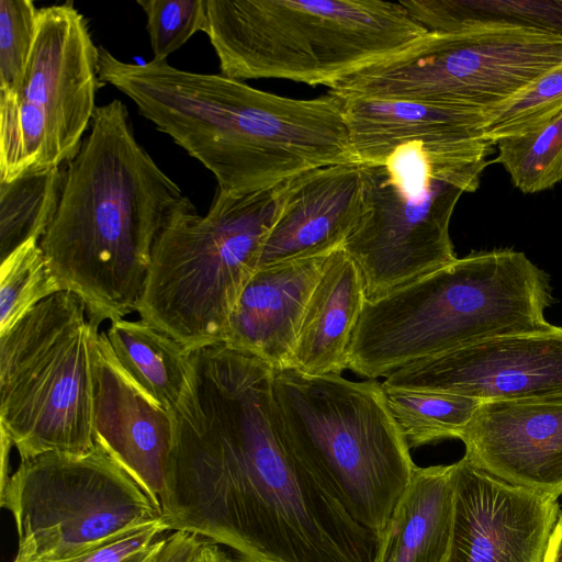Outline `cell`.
Listing matches in <instances>:
<instances>
[{
    "label": "cell",
    "mask_w": 562,
    "mask_h": 562,
    "mask_svg": "<svg viewBox=\"0 0 562 562\" xmlns=\"http://www.w3.org/2000/svg\"><path fill=\"white\" fill-rule=\"evenodd\" d=\"M363 209L359 161L323 166L292 177L277 187L274 217L259 268L344 247Z\"/></svg>",
    "instance_id": "17"
},
{
    "label": "cell",
    "mask_w": 562,
    "mask_h": 562,
    "mask_svg": "<svg viewBox=\"0 0 562 562\" xmlns=\"http://www.w3.org/2000/svg\"><path fill=\"white\" fill-rule=\"evenodd\" d=\"M382 386L391 415L409 449L460 439L482 403L450 393Z\"/></svg>",
    "instance_id": "25"
},
{
    "label": "cell",
    "mask_w": 562,
    "mask_h": 562,
    "mask_svg": "<svg viewBox=\"0 0 562 562\" xmlns=\"http://www.w3.org/2000/svg\"><path fill=\"white\" fill-rule=\"evenodd\" d=\"M499 164L522 193H538L562 181V111L543 124L496 143Z\"/></svg>",
    "instance_id": "26"
},
{
    "label": "cell",
    "mask_w": 562,
    "mask_h": 562,
    "mask_svg": "<svg viewBox=\"0 0 562 562\" xmlns=\"http://www.w3.org/2000/svg\"><path fill=\"white\" fill-rule=\"evenodd\" d=\"M99 47L72 2L40 8L20 85L0 92V182L63 167L97 111Z\"/></svg>",
    "instance_id": "12"
},
{
    "label": "cell",
    "mask_w": 562,
    "mask_h": 562,
    "mask_svg": "<svg viewBox=\"0 0 562 562\" xmlns=\"http://www.w3.org/2000/svg\"><path fill=\"white\" fill-rule=\"evenodd\" d=\"M190 562H235L231 553H226L221 546L201 539L199 548Z\"/></svg>",
    "instance_id": "33"
},
{
    "label": "cell",
    "mask_w": 562,
    "mask_h": 562,
    "mask_svg": "<svg viewBox=\"0 0 562 562\" xmlns=\"http://www.w3.org/2000/svg\"><path fill=\"white\" fill-rule=\"evenodd\" d=\"M161 519L231 550L235 562H375L380 539L295 453L274 369L217 342L190 350Z\"/></svg>",
    "instance_id": "1"
},
{
    "label": "cell",
    "mask_w": 562,
    "mask_h": 562,
    "mask_svg": "<svg viewBox=\"0 0 562 562\" xmlns=\"http://www.w3.org/2000/svg\"><path fill=\"white\" fill-rule=\"evenodd\" d=\"M63 291L50 271L40 240L16 248L0 266V335L9 331L32 308Z\"/></svg>",
    "instance_id": "27"
},
{
    "label": "cell",
    "mask_w": 562,
    "mask_h": 562,
    "mask_svg": "<svg viewBox=\"0 0 562 562\" xmlns=\"http://www.w3.org/2000/svg\"><path fill=\"white\" fill-rule=\"evenodd\" d=\"M98 72L211 171L222 193L272 189L306 170L357 160L342 101L333 93L281 97L167 60L123 61L103 46Z\"/></svg>",
    "instance_id": "2"
},
{
    "label": "cell",
    "mask_w": 562,
    "mask_h": 562,
    "mask_svg": "<svg viewBox=\"0 0 562 562\" xmlns=\"http://www.w3.org/2000/svg\"><path fill=\"white\" fill-rule=\"evenodd\" d=\"M13 447L12 441L4 431L1 430V480L0 491L4 488L9 481V454L10 449Z\"/></svg>",
    "instance_id": "35"
},
{
    "label": "cell",
    "mask_w": 562,
    "mask_h": 562,
    "mask_svg": "<svg viewBox=\"0 0 562 562\" xmlns=\"http://www.w3.org/2000/svg\"><path fill=\"white\" fill-rule=\"evenodd\" d=\"M221 74L330 88L427 31L400 1L206 0Z\"/></svg>",
    "instance_id": "5"
},
{
    "label": "cell",
    "mask_w": 562,
    "mask_h": 562,
    "mask_svg": "<svg viewBox=\"0 0 562 562\" xmlns=\"http://www.w3.org/2000/svg\"><path fill=\"white\" fill-rule=\"evenodd\" d=\"M277 187L248 194L217 190L204 215L192 202L176 213L154 244L135 311L139 318L189 350L223 342L233 310L259 268Z\"/></svg>",
    "instance_id": "8"
},
{
    "label": "cell",
    "mask_w": 562,
    "mask_h": 562,
    "mask_svg": "<svg viewBox=\"0 0 562 562\" xmlns=\"http://www.w3.org/2000/svg\"><path fill=\"white\" fill-rule=\"evenodd\" d=\"M335 250L259 268L233 310L223 342L276 370L290 368L307 303Z\"/></svg>",
    "instance_id": "18"
},
{
    "label": "cell",
    "mask_w": 562,
    "mask_h": 562,
    "mask_svg": "<svg viewBox=\"0 0 562 562\" xmlns=\"http://www.w3.org/2000/svg\"><path fill=\"white\" fill-rule=\"evenodd\" d=\"M543 562H562V514L551 532Z\"/></svg>",
    "instance_id": "34"
},
{
    "label": "cell",
    "mask_w": 562,
    "mask_h": 562,
    "mask_svg": "<svg viewBox=\"0 0 562 562\" xmlns=\"http://www.w3.org/2000/svg\"><path fill=\"white\" fill-rule=\"evenodd\" d=\"M191 201L135 137L125 104L97 108L40 240L63 291L100 326L136 311L158 236Z\"/></svg>",
    "instance_id": "3"
},
{
    "label": "cell",
    "mask_w": 562,
    "mask_h": 562,
    "mask_svg": "<svg viewBox=\"0 0 562 562\" xmlns=\"http://www.w3.org/2000/svg\"><path fill=\"white\" fill-rule=\"evenodd\" d=\"M201 539L189 532L173 531L162 538L159 547L147 562H190Z\"/></svg>",
    "instance_id": "32"
},
{
    "label": "cell",
    "mask_w": 562,
    "mask_h": 562,
    "mask_svg": "<svg viewBox=\"0 0 562 562\" xmlns=\"http://www.w3.org/2000/svg\"><path fill=\"white\" fill-rule=\"evenodd\" d=\"M273 393L295 453L381 539L416 467L382 383L286 368L274 369Z\"/></svg>",
    "instance_id": "6"
},
{
    "label": "cell",
    "mask_w": 562,
    "mask_h": 562,
    "mask_svg": "<svg viewBox=\"0 0 562 562\" xmlns=\"http://www.w3.org/2000/svg\"><path fill=\"white\" fill-rule=\"evenodd\" d=\"M562 65V36L502 22L427 32L329 88L338 97L446 104L485 113Z\"/></svg>",
    "instance_id": "10"
},
{
    "label": "cell",
    "mask_w": 562,
    "mask_h": 562,
    "mask_svg": "<svg viewBox=\"0 0 562 562\" xmlns=\"http://www.w3.org/2000/svg\"><path fill=\"white\" fill-rule=\"evenodd\" d=\"M154 60L167 57L206 27V0H138Z\"/></svg>",
    "instance_id": "29"
},
{
    "label": "cell",
    "mask_w": 562,
    "mask_h": 562,
    "mask_svg": "<svg viewBox=\"0 0 562 562\" xmlns=\"http://www.w3.org/2000/svg\"><path fill=\"white\" fill-rule=\"evenodd\" d=\"M13 516V562H57L161 519L160 508L99 446L86 454L21 460L0 491Z\"/></svg>",
    "instance_id": "11"
},
{
    "label": "cell",
    "mask_w": 562,
    "mask_h": 562,
    "mask_svg": "<svg viewBox=\"0 0 562 562\" xmlns=\"http://www.w3.org/2000/svg\"><path fill=\"white\" fill-rule=\"evenodd\" d=\"M495 145L413 142L360 162L362 217L344 245L367 299L403 288L458 257L449 233L460 196L475 192Z\"/></svg>",
    "instance_id": "7"
},
{
    "label": "cell",
    "mask_w": 562,
    "mask_h": 562,
    "mask_svg": "<svg viewBox=\"0 0 562 562\" xmlns=\"http://www.w3.org/2000/svg\"><path fill=\"white\" fill-rule=\"evenodd\" d=\"M562 111V65L539 77L524 90L486 111L484 136L494 143L525 134Z\"/></svg>",
    "instance_id": "28"
},
{
    "label": "cell",
    "mask_w": 562,
    "mask_h": 562,
    "mask_svg": "<svg viewBox=\"0 0 562 562\" xmlns=\"http://www.w3.org/2000/svg\"><path fill=\"white\" fill-rule=\"evenodd\" d=\"M382 384L481 402H562V326L417 360L391 372Z\"/></svg>",
    "instance_id": "13"
},
{
    "label": "cell",
    "mask_w": 562,
    "mask_h": 562,
    "mask_svg": "<svg viewBox=\"0 0 562 562\" xmlns=\"http://www.w3.org/2000/svg\"><path fill=\"white\" fill-rule=\"evenodd\" d=\"M454 520L446 562H543L558 498L454 462Z\"/></svg>",
    "instance_id": "14"
},
{
    "label": "cell",
    "mask_w": 562,
    "mask_h": 562,
    "mask_svg": "<svg viewBox=\"0 0 562 562\" xmlns=\"http://www.w3.org/2000/svg\"><path fill=\"white\" fill-rule=\"evenodd\" d=\"M99 326L60 291L0 335V428L21 460L94 448L91 347Z\"/></svg>",
    "instance_id": "9"
},
{
    "label": "cell",
    "mask_w": 562,
    "mask_h": 562,
    "mask_svg": "<svg viewBox=\"0 0 562 562\" xmlns=\"http://www.w3.org/2000/svg\"><path fill=\"white\" fill-rule=\"evenodd\" d=\"M547 272L513 249L473 251L403 288L367 299L348 369L374 380L484 340L553 328Z\"/></svg>",
    "instance_id": "4"
},
{
    "label": "cell",
    "mask_w": 562,
    "mask_h": 562,
    "mask_svg": "<svg viewBox=\"0 0 562 562\" xmlns=\"http://www.w3.org/2000/svg\"><path fill=\"white\" fill-rule=\"evenodd\" d=\"M339 98L359 162L379 160L413 142L495 145L484 136V115L479 111L422 101Z\"/></svg>",
    "instance_id": "19"
},
{
    "label": "cell",
    "mask_w": 562,
    "mask_h": 562,
    "mask_svg": "<svg viewBox=\"0 0 562 562\" xmlns=\"http://www.w3.org/2000/svg\"><path fill=\"white\" fill-rule=\"evenodd\" d=\"M65 168L24 173L0 182V259L29 240H41L57 211Z\"/></svg>",
    "instance_id": "24"
},
{
    "label": "cell",
    "mask_w": 562,
    "mask_h": 562,
    "mask_svg": "<svg viewBox=\"0 0 562 562\" xmlns=\"http://www.w3.org/2000/svg\"><path fill=\"white\" fill-rule=\"evenodd\" d=\"M40 9L31 0L0 1V92L20 85L37 31Z\"/></svg>",
    "instance_id": "30"
},
{
    "label": "cell",
    "mask_w": 562,
    "mask_h": 562,
    "mask_svg": "<svg viewBox=\"0 0 562 562\" xmlns=\"http://www.w3.org/2000/svg\"><path fill=\"white\" fill-rule=\"evenodd\" d=\"M105 334L126 372L155 401L172 412L188 384L190 350L140 318L113 321Z\"/></svg>",
    "instance_id": "22"
},
{
    "label": "cell",
    "mask_w": 562,
    "mask_h": 562,
    "mask_svg": "<svg viewBox=\"0 0 562 562\" xmlns=\"http://www.w3.org/2000/svg\"><path fill=\"white\" fill-rule=\"evenodd\" d=\"M168 531L162 519L135 528L88 552L57 562H147Z\"/></svg>",
    "instance_id": "31"
},
{
    "label": "cell",
    "mask_w": 562,
    "mask_h": 562,
    "mask_svg": "<svg viewBox=\"0 0 562 562\" xmlns=\"http://www.w3.org/2000/svg\"><path fill=\"white\" fill-rule=\"evenodd\" d=\"M454 463L415 467L375 562H446L454 520Z\"/></svg>",
    "instance_id": "21"
},
{
    "label": "cell",
    "mask_w": 562,
    "mask_h": 562,
    "mask_svg": "<svg viewBox=\"0 0 562 562\" xmlns=\"http://www.w3.org/2000/svg\"><path fill=\"white\" fill-rule=\"evenodd\" d=\"M367 300L361 272L336 249L307 303L291 367L308 375L348 369L351 337Z\"/></svg>",
    "instance_id": "20"
},
{
    "label": "cell",
    "mask_w": 562,
    "mask_h": 562,
    "mask_svg": "<svg viewBox=\"0 0 562 562\" xmlns=\"http://www.w3.org/2000/svg\"><path fill=\"white\" fill-rule=\"evenodd\" d=\"M460 440L473 467L513 485L562 495V402H482Z\"/></svg>",
    "instance_id": "16"
},
{
    "label": "cell",
    "mask_w": 562,
    "mask_h": 562,
    "mask_svg": "<svg viewBox=\"0 0 562 562\" xmlns=\"http://www.w3.org/2000/svg\"><path fill=\"white\" fill-rule=\"evenodd\" d=\"M91 357L94 445L102 448L159 507L173 439L172 412L155 401L126 372L115 357L105 330L94 335Z\"/></svg>",
    "instance_id": "15"
},
{
    "label": "cell",
    "mask_w": 562,
    "mask_h": 562,
    "mask_svg": "<svg viewBox=\"0 0 562 562\" xmlns=\"http://www.w3.org/2000/svg\"><path fill=\"white\" fill-rule=\"evenodd\" d=\"M427 32L451 33L474 23L502 22L562 36V0H405Z\"/></svg>",
    "instance_id": "23"
}]
</instances>
